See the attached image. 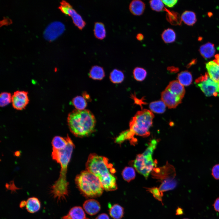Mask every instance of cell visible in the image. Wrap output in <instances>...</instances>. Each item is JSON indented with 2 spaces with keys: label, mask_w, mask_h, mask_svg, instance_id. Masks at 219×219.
Returning <instances> with one entry per match:
<instances>
[{
  "label": "cell",
  "mask_w": 219,
  "mask_h": 219,
  "mask_svg": "<svg viewBox=\"0 0 219 219\" xmlns=\"http://www.w3.org/2000/svg\"><path fill=\"white\" fill-rule=\"evenodd\" d=\"M86 168L98 178L104 189L112 191L117 189L116 178L114 175L116 170L107 158L91 154L86 162Z\"/></svg>",
  "instance_id": "6da1fadb"
},
{
  "label": "cell",
  "mask_w": 219,
  "mask_h": 219,
  "mask_svg": "<svg viewBox=\"0 0 219 219\" xmlns=\"http://www.w3.org/2000/svg\"><path fill=\"white\" fill-rule=\"evenodd\" d=\"M154 116L151 111L144 109L137 111L130 122V129L122 132L117 137V141L121 144L130 140L132 144L136 142L135 135L143 137L148 136Z\"/></svg>",
  "instance_id": "7a4b0ae2"
},
{
  "label": "cell",
  "mask_w": 219,
  "mask_h": 219,
  "mask_svg": "<svg viewBox=\"0 0 219 219\" xmlns=\"http://www.w3.org/2000/svg\"><path fill=\"white\" fill-rule=\"evenodd\" d=\"M69 128L75 136L83 137L88 136L94 131L96 120L89 110L75 109L69 113L67 117Z\"/></svg>",
  "instance_id": "3957f363"
},
{
  "label": "cell",
  "mask_w": 219,
  "mask_h": 219,
  "mask_svg": "<svg viewBox=\"0 0 219 219\" xmlns=\"http://www.w3.org/2000/svg\"><path fill=\"white\" fill-rule=\"evenodd\" d=\"M75 182L81 193L86 197H99L103 192V188L98 178L86 170L76 176Z\"/></svg>",
  "instance_id": "277c9868"
},
{
  "label": "cell",
  "mask_w": 219,
  "mask_h": 219,
  "mask_svg": "<svg viewBox=\"0 0 219 219\" xmlns=\"http://www.w3.org/2000/svg\"><path fill=\"white\" fill-rule=\"evenodd\" d=\"M157 144L156 140H152L144 151L137 155L134 162V166L135 169L146 179L148 178L157 164V161H154L152 158Z\"/></svg>",
  "instance_id": "5b68a950"
},
{
  "label": "cell",
  "mask_w": 219,
  "mask_h": 219,
  "mask_svg": "<svg viewBox=\"0 0 219 219\" xmlns=\"http://www.w3.org/2000/svg\"><path fill=\"white\" fill-rule=\"evenodd\" d=\"M195 82L206 96L219 95V83L211 79L207 73L197 78Z\"/></svg>",
  "instance_id": "8992f818"
},
{
  "label": "cell",
  "mask_w": 219,
  "mask_h": 219,
  "mask_svg": "<svg viewBox=\"0 0 219 219\" xmlns=\"http://www.w3.org/2000/svg\"><path fill=\"white\" fill-rule=\"evenodd\" d=\"M151 172L154 178L161 182L168 179L175 178L176 176L175 168L168 162L162 167H155Z\"/></svg>",
  "instance_id": "52a82bcc"
},
{
  "label": "cell",
  "mask_w": 219,
  "mask_h": 219,
  "mask_svg": "<svg viewBox=\"0 0 219 219\" xmlns=\"http://www.w3.org/2000/svg\"><path fill=\"white\" fill-rule=\"evenodd\" d=\"M29 101L28 93L26 91H16L12 96V105L13 107L16 110H21L24 109Z\"/></svg>",
  "instance_id": "ba28073f"
},
{
  "label": "cell",
  "mask_w": 219,
  "mask_h": 219,
  "mask_svg": "<svg viewBox=\"0 0 219 219\" xmlns=\"http://www.w3.org/2000/svg\"><path fill=\"white\" fill-rule=\"evenodd\" d=\"M65 30V26L60 22H53L47 27L44 33L45 39L52 41L61 34Z\"/></svg>",
  "instance_id": "9c48e42d"
},
{
  "label": "cell",
  "mask_w": 219,
  "mask_h": 219,
  "mask_svg": "<svg viewBox=\"0 0 219 219\" xmlns=\"http://www.w3.org/2000/svg\"><path fill=\"white\" fill-rule=\"evenodd\" d=\"M162 100L169 108H176L182 102V98L171 92L166 88L161 94Z\"/></svg>",
  "instance_id": "30bf717a"
},
{
  "label": "cell",
  "mask_w": 219,
  "mask_h": 219,
  "mask_svg": "<svg viewBox=\"0 0 219 219\" xmlns=\"http://www.w3.org/2000/svg\"><path fill=\"white\" fill-rule=\"evenodd\" d=\"M83 207L86 212L91 215L96 214L101 209L99 202L93 199L86 200L83 204Z\"/></svg>",
  "instance_id": "8fae6325"
},
{
  "label": "cell",
  "mask_w": 219,
  "mask_h": 219,
  "mask_svg": "<svg viewBox=\"0 0 219 219\" xmlns=\"http://www.w3.org/2000/svg\"><path fill=\"white\" fill-rule=\"evenodd\" d=\"M85 214L82 207L75 206L72 208L68 213L61 219H86Z\"/></svg>",
  "instance_id": "7c38bea8"
},
{
  "label": "cell",
  "mask_w": 219,
  "mask_h": 219,
  "mask_svg": "<svg viewBox=\"0 0 219 219\" xmlns=\"http://www.w3.org/2000/svg\"><path fill=\"white\" fill-rule=\"evenodd\" d=\"M206 67L210 78L219 83V64L213 61L207 63Z\"/></svg>",
  "instance_id": "4fadbf2b"
},
{
  "label": "cell",
  "mask_w": 219,
  "mask_h": 219,
  "mask_svg": "<svg viewBox=\"0 0 219 219\" xmlns=\"http://www.w3.org/2000/svg\"><path fill=\"white\" fill-rule=\"evenodd\" d=\"M166 88L171 92L182 98L185 94V89L183 85L178 80H174L171 82Z\"/></svg>",
  "instance_id": "5bb4252c"
},
{
  "label": "cell",
  "mask_w": 219,
  "mask_h": 219,
  "mask_svg": "<svg viewBox=\"0 0 219 219\" xmlns=\"http://www.w3.org/2000/svg\"><path fill=\"white\" fill-rule=\"evenodd\" d=\"M67 15L71 17L74 23L79 29H82L85 25V22L81 16L73 8L72 6L68 9Z\"/></svg>",
  "instance_id": "9a60e30c"
},
{
  "label": "cell",
  "mask_w": 219,
  "mask_h": 219,
  "mask_svg": "<svg viewBox=\"0 0 219 219\" xmlns=\"http://www.w3.org/2000/svg\"><path fill=\"white\" fill-rule=\"evenodd\" d=\"M199 51L204 58H210L214 55L215 52L214 45L210 42L207 43L200 47Z\"/></svg>",
  "instance_id": "2e32d148"
},
{
  "label": "cell",
  "mask_w": 219,
  "mask_h": 219,
  "mask_svg": "<svg viewBox=\"0 0 219 219\" xmlns=\"http://www.w3.org/2000/svg\"><path fill=\"white\" fill-rule=\"evenodd\" d=\"M129 9L130 12L134 15H141L143 14L145 9V4L141 0H133L130 4Z\"/></svg>",
  "instance_id": "e0dca14e"
},
{
  "label": "cell",
  "mask_w": 219,
  "mask_h": 219,
  "mask_svg": "<svg viewBox=\"0 0 219 219\" xmlns=\"http://www.w3.org/2000/svg\"><path fill=\"white\" fill-rule=\"evenodd\" d=\"M25 206L28 212L33 213L37 212L40 210V203L38 198L35 197H31L27 200Z\"/></svg>",
  "instance_id": "ac0fdd59"
},
{
  "label": "cell",
  "mask_w": 219,
  "mask_h": 219,
  "mask_svg": "<svg viewBox=\"0 0 219 219\" xmlns=\"http://www.w3.org/2000/svg\"><path fill=\"white\" fill-rule=\"evenodd\" d=\"M166 12V18L167 21L173 25H180L182 23L181 18L179 14L174 11H171L165 8Z\"/></svg>",
  "instance_id": "d6986e66"
},
{
  "label": "cell",
  "mask_w": 219,
  "mask_h": 219,
  "mask_svg": "<svg viewBox=\"0 0 219 219\" xmlns=\"http://www.w3.org/2000/svg\"><path fill=\"white\" fill-rule=\"evenodd\" d=\"M69 137L68 135L65 138L59 136L54 137L51 142L53 149L59 150L64 148L68 144Z\"/></svg>",
  "instance_id": "ffe728a7"
},
{
  "label": "cell",
  "mask_w": 219,
  "mask_h": 219,
  "mask_svg": "<svg viewBox=\"0 0 219 219\" xmlns=\"http://www.w3.org/2000/svg\"><path fill=\"white\" fill-rule=\"evenodd\" d=\"M177 184L175 178L167 179L162 182L158 189L162 193L174 189Z\"/></svg>",
  "instance_id": "44dd1931"
},
{
  "label": "cell",
  "mask_w": 219,
  "mask_h": 219,
  "mask_svg": "<svg viewBox=\"0 0 219 219\" xmlns=\"http://www.w3.org/2000/svg\"><path fill=\"white\" fill-rule=\"evenodd\" d=\"M181 18L182 21L189 26H193L197 20L195 13L191 11H184L182 14Z\"/></svg>",
  "instance_id": "7402d4cb"
},
{
  "label": "cell",
  "mask_w": 219,
  "mask_h": 219,
  "mask_svg": "<svg viewBox=\"0 0 219 219\" xmlns=\"http://www.w3.org/2000/svg\"><path fill=\"white\" fill-rule=\"evenodd\" d=\"M177 78L178 81L183 86H189L191 84L192 81L191 73L186 71H182L179 73Z\"/></svg>",
  "instance_id": "603a6c76"
},
{
  "label": "cell",
  "mask_w": 219,
  "mask_h": 219,
  "mask_svg": "<svg viewBox=\"0 0 219 219\" xmlns=\"http://www.w3.org/2000/svg\"><path fill=\"white\" fill-rule=\"evenodd\" d=\"M109 214L114 219H121L124 215V209L118 204L109 206Z\"/></svg>",
  "instance_id": "cb8c5ba5"
},
{
  "label": "cell",
  "mask_w": 219,
  "mask_h": 219,
  "mask_svg": "<svg viewBox=\"0 0 219 219\" xmlns=\"http://www.w3.org/2000/svg\"><path fill=\"white\" fill-rule=\"evenodd\" d=\"M89 76L95 80H101L105 76V73L103 68L100 66L95 65L91 68Z\"/></svg>",
  "instance_id": "d4e9b609"
},
{
  "label": "cell",
  "mask_w": 219,
  "mask_h": 219,
  "mask_svg": "<svg viewBox=\"0 0 219 219\" xmlns=\"http://www.w3.org/2000/svg\"><path fill=\"white\" fill-rule=\"evenodd\" d=\"M95 36L100 39H104L106 36V30L104 24L101 22L95 23L94 29Z\"/></svg>",
  "instance_id": "484cf974"
},
{
  "label": "cell",
  "mask_w": 219,
  "mask_h": 219,
  "mask_svg": "<svg viewBox=\"0 0 219 219\" xmlns=\"http://www.w3.org/2000/svg\"><path fill=\"white\" fill-rule=\"evenodd\" d=\"M166 106L162 101L158 100L150 103L149 107L151 111L157 113H162L165 112Z\"/></svg>",
  "instance_id": "4316f807"
},
{
  "label": "cell",
  "mask_w": 219,
  "mask_h": 219,
  "mask_svg": "<svg viewBox=\"0 0 219 219\" xmlns=\"http://www.w3.org/2000/svg\"><path fill=\"white\" fill-rule=\"evenodd\" d=\"M162 39L166 43H172L176 39V34L174 30L170 28H168L164 30L161 35Z\"/></svg>",
  "instance_id": "83f0119b"
},
{
  "label": "cell",
  "mask_w": 219,
  "mask_h": 219,
  "mask_svg": "<svg viewBox=\"0 0 219 219\" xmlns=\"http://www.w3.org/2000/svg\"><path fill=\"white\" fill-rule=\"evenodd\" d=\"M122 174L124 179L128 182L133 180L136 176L134 169L130 166L125 168L122 171Z\"/></svg>",
  "instance_id": "f1b7e54d"
},
{
  "label": "cell",
  "mask_w": 219,
  "mask_h": 219,
  "mask_svg": "<svg viewBox=\"0 0 219 219\" xmlns=\"http://www.w3.org/2000/svg\"><path fill=\"white\" fill-rule=\"evenodd\" d=\"M110 79L111 82L113 83H120L123 81L124 79V75L121 71L115 69L110 73Z\"/></svg>",
  "instance_id": "f546056e"
},
{
  "label": "cell",
  "mask_w": 219,
  "mask_h": 219,
  "mask_svg": "<svg viewBox=\"0 0 219 219\" xmlns=\"http://www.w3.org/2000/svg\"><path fill=\"white\" fill-rule=\"evenodd\" d=\"M133 75L135 79L139 81H143L147 75V72L143 68L136 67L133 71Z\"/></svg>",
  "instance_id": "4dcf8cb0"
},
{
  "label": "cell",
  "mask_w": 219,
  "mask_h": 219,
  "mask_svg": "<svg viewBox=\"0 0 219 219\" xmlns=\"http://www.w3.org/2000/svg\"><path fill=\"white\" fill-rule=\"evenodd\" d=\"M73 105L77 109L83 110L86 107L87 103L85 99L81 96H77L72 100Z\"/></svg>",
  "instance_id": "1f68e13d"
},
{
  "label": "cell",
  "mask_w": 219,
  "mask_h": 219,
  "mask_svg": "<svg viewBox=\"0 0 219 219\" xmlns=\"http://www.w3.org/2000/svg\"><path fill=\"white\" fill-rule=\"evenodd\" d=\"M12 96L10 93L4 92L0 95V105L3 107L8 105L12 101Z\"/></svg>",
  "instance_id": "d6a6232c"
},
{
  "label": "cell",
  "mask_w": 219,
  "mask_h": 219,
  "mask_svg": "<svg viewBox=\"0 0 219 219\" xmlns=\"http://www.w3.org/2000/svg\"><path fill=\"white\" fill-rule=\"evenodd\" d=\"M149 2L151 9L157 12L164 11L166 8L165 7L162 0H151Z\"/></svg>",
  "instance_id": "836d02e7"
},
{
  "label": "cell",
  "mask_w": 219,
  "mask_h": 219,
  "mask_svg": "<svg viewBox=\"0 0 219 219\" xmlns=\"http://www.w3.org/2000/svg\"><path fill=\"white\" fill-rule=\"evenodd\" d=\"M146 191L151 193L154 197L156 200L160 201L163 204L162 200V197L163 196V193L161 192L158 188L153 187L152 188H146Z\"/></svg>",
  "instance_id": "e575fe53"
},
{
  "label": "cell",
  "mask_w": 219,
  "mask_h": 219,
  "mask_svg": "<svg viewBox=\"0 0 219 219\" xmlns=\"http://www.w3.org/2000/svg\"><path fill=\"white\" fill-rule=\"evenodd\" d=\"M71 7V5L68 2L65 1H62L61 3L59 8L63 13L67 15L68 9Z\"/></svg>",
  "instance_id": "d590c367"
},
{
  "label": "cell",
  "mask_w": 219,
  "mask_h": 219,
  "mask_svg": "<svg viewBox=\"0 0 219 219\" xmlns=\"http://www.w3.org/2000/svg\"><path fill=\"white\" fill-rule=\"evenodd\" d=\"M212 176L216 179H219V164L215 165L211 170Z\"/></svg>",
  "instance_id": "8d00e7d4"
},
{
  "label": "cell",
  "mask_w": 219,
  "mask_h": 219,
  "mask_svg": "<svg viewBox=\"0 0 219 219\" xmlns=\"http://www.w3.org/2000/svg\"><path fill=\"white\" fill-rule=\"evenodd\" d=\"M162 2L168 7L172 8L177 3L178 1L177 0H162Z\"/></svg>",
  "instance_id": "74e56055"
},
{
  "label": "cell",
  "mask_w": 219,
  "mask_h": 219,
  "mask_svg": "<svg viewBox=\"0 0 219 219\" xmlns=\"http://www.w3.org/2000/svg\"><path fill=\"white\" fill-rule=\"evenodd\" d=\"M215 210L219 212V198H217L215 200L213 204Z\"/></svg>",
  "instance_id": "f35d334b"
},
{
  "label": "cell",
  "mask_w": 219,
  "mask_h": 219,
  "mask_svg": "<svg viewBox=\"0 0 219 219\" xmlns=\"http://www.w3.org/2000/svg\"><path fill=\"white\" fill-rule=\"evenodd\" d=\"M96 219H109V218L106 214L103 213L99 215Z\"/></svg>",
  "instance_id": "ab89813d"
},
{
  "label": "cell",
  "mask_w": 219,
  "mask_h": 219,
  "mask_svg": "<svg viewBox=\"0 0 219 219\" xmlns=\"http://www.w3.org/2000/svg\"><path fill=\"white\" fill-rule=\"evenodd\" d=\"M136 38L139 41H142L144 38V35L141 33H139L137 35Z\"/></svg>",
  "instance_id": "60d3db41"
},
{
  "label": "cell",
  "mask_w": 219,
  "mask_h": 219,
  "mask_svg": "<svg viewBox=\"0 0 219 219\" xmlns=\"http://www.w3.org/2000/svg\"><path fill=\"white\" fill-rule=\"evenodd\" d=\"M183 211L182 209L180 207H178L176 210V214L180 215L183 214Z\"/></svg>",
  "instance_id": "b9f144b4"
},
{
  "label": "cell",
  "mask_w": 219,
  "mask_h": 219,
  "mask_svg": "<svg viewBox=\"0 0 219 219\" xmlns=\"http://www.w3.org/2000/svg\"><path fill=\"white\" fill-rule=\"evenodd\" d=\"M215 59L213 61L217 64H219V54H217L215 55Z\"/></svg>",
  "instance_id": "7bdbcfd3"
},
{
  "label": "cell",
  "mask_w": 219,
  "mask_h": 219,
  "mask_svg": "<svg viewBox=\"0 0 219 219\" xmlns=\"http://www.w3.org/2000/svg\"><path fill=\"white\" fill-rule=\"evenodd\" d=\"M168 69L169 70L171 71H172L173 72H176V71H177L178 70V68L173 66L169 67Z\"/></svg>",
  "instance_id": "ee69618b"
},
{
  "label": "cell",
  "mask_w": 219,
  "mask_h": 219,
  "mask_svg": "<svg viewBox=\"0 0 219 219\" xmlns=\"http://www.w3.org/2000/svg\"><path fill=\"white\" fill-rule=\"evenodd\" d=\"M26 201H22L20 203V207L23 208L25 206Z\"/></svg>",
  "instance_id": "f6af8a7d"
},
{
  "label": "cell",
  "mask_w": 219,
  "mask_h": 219,
  "mask_svg": "<svg viewBox=\"0 0 219 219\" xmlns=\"http://www.w3.org/2000/svg\"><path fill=\"white\" fill-rule=\"evenodd\" d=\"M86 219H89L88 218H86Z\"/></svg>",
  "instance_id": "bcb514c9"
},
{
  "label": "cell",
  "mask_w": 219,
  "mask_h": 219,
  "mask_svg": "<svg viewBox=\"0 0 219 219\" xmlns=\"http://www.w3.org/2000/svg\"><path fill=\"white\" fill-rule=\"evenodd\" d=\"M186 219V218H185V219Z\"/></svg>",
  "instance_id": "7dc6e473"
}]
</instances>
